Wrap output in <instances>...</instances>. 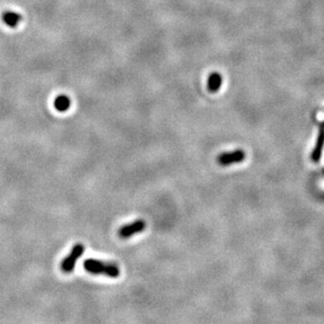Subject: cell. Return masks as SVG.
<instances>
[{
  "instance_id": "1",
  "label": "cell",
  "mask_w": 324,
  "mask_h": 324,
  "mask_svg": "<svg viewBox=\"0 0 324 324\" xmlns=\"http://www.w3.org/2000/svg\"><path fill=\"white\" fill-rule=\"evenodd\" d=\"M85 270L93 275H103L111 278L120 276V270L115 263L100 261L97 259H86L84 262Z\"/></svg>"
},
{
  "instance_id": "8",
  "label": "cell",
  "mask_w": 324,
  "mask_h": 324,
  "mask_svg": "<svg viewBox=\"0 0 324 324\" xmlns=\"http://www.w3.org/2000/svg\"><path fill=\"white\" fill-rule=\"evenodd\" d=\"M3 21L6 25H9L10 28H16L21 21V15L17 14L14 12H5L2 16Z\"/></svg>"
},
{
  "instance_id": "7",
  "label": "cell",
  "mask_w": 324,
  "mask_h": 324,
  "mask_svg": "<svg viewBox=\"0 0 324 324\" xmlns=\"http://www.w3.org/2000/svg\"><path fill=\"white\" fill-rule=\"evenodd\" d=\"M71 98L67 96V95H60V96L57 97L54 101V107L60 113L67 112L69 107H71Z\"/></svg>"
},
{
  "instance_id": "2",
  "label": "cell",
  "mask_w": 324,
  "mask_h": 324,
  "mask_svg": "<svg viewBox=\"0 0 324 324\" xmlns=\"http://www.w3.org/2000/svg\"><path fill=\"white\" fill-rule=\"evenodd\" d=\"M84 253H85V245L81 243H76L73 246L71 253H69L68 255L62 260L61 265H60L61 271L63 273H66V274H69V273H72L75 268L76 262H77V260L82 256V254Z\"/></svg>"
},
{
  "instance_id": "5",
  "label": "cell",
  "mask_w": 324,
  "mask_h": 324,
  "mask_svg": "<svg viewBox=\"0 0 324 324\" xmlns=\"http://www.w3.org/2000/svg\"><path fill=\"white\" fill-rule=\"evenodd\" d=\"M324 147V122L320 124L319 128V134L318 137H317V141L316 145L312 152V160L314 162H318L321 158L322 155V151Z\"/></svg>"
},
{
  "instance_id": "4",
  "label": "cell",
  "mask_w": 324,
  "mask_h": 324,
  "mask_svg": "<svg viewBox=\"0 0 324 324\" xmlns=\"http://www.w3.org/2000/svg\"><path fill=\"white\" fill-rule=\"evenodd\" d=\"M245 153L242 150H235L232 152H225L217 157V163L221 167H227L234 163H240L244 160Z\"/></svg>"
},
{
  "instance_id": "6",
  "label": "cell",
  "mask_w": 324,
  "mask_h": 324,
  "mask_svg": "<svg viewBox=\"0 0 324 324\" xmlns=\"http://www.w3.org/2000/svg\"><path fill=\"white\" fill-rule=\"evenodd\" d=\"M222 85V76L217 73L214 72L212 74H209L208 79H207V88L209 92L216 93L220 90V87Z\"/></svg>"
},
{
  "instance_id": "3",
  "label": "cell",
  "mask_w": 324,
  "mask_h": 324,
  "mask_svg": "<svg viewBox=\"0 0 324 324\" xmlns=\"http://www.w3.org/2000/svg\"><path fill=\"white\" fill-rule=\"evenodd\" d=\"M147 227V222L142 219H137L133 221L132 223L125 224L119 228L118 236L121 239H129L134 235H137L145 230Z\"/></svg>"
}]
</instances>
